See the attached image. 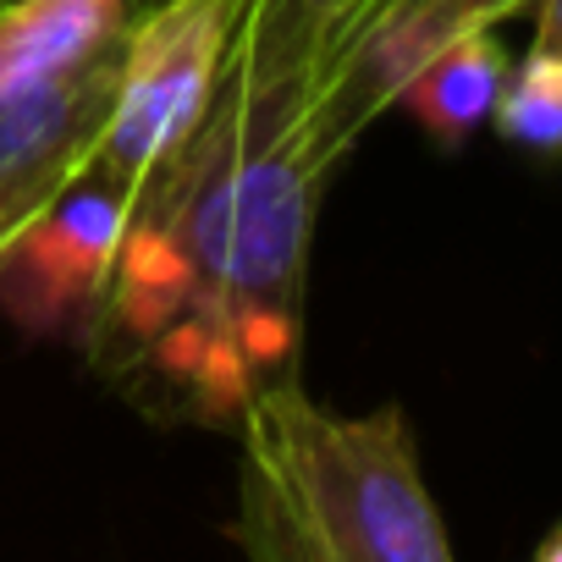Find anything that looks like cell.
Masks as SVG:
<instances>
[{"mask_svg":"<svg viewBox=\"0 0 562 562\" xmlns=\"http://www.w3.org/2000/svg\"><path fill=\"white\" fill-rule=\"evenodd\" d=\"M337 166L310 144L304 116L210 100L188 149L127 204L89 299V331L133 381H155L188 419L237 408L299 375L310 248Z\"/></svg>","mask_w":562,"mask_h":562,"instance_id":"6da1fadb","label":"cell"},{"mask_svg":"<svg viewBox=\"0 0 562 562\" xmlns=\"http://www.w3.org/2000/svg\"><path fill=\"white\" fill-rule=\"evenodd\" d=\"M232 425V540L243 562H452L414 425L397 403L337 414L299 375H281Z\"/></svg>","mask_w":562,"mask_h":562,"instance_id":"7a4b0ae2","label":"cell"},{"mask_svg":"<svg viewBox=\"0 0 562 562\" xmlns=\"http://www.w3.org/2000/svg\"><path fill=\"white\" fill-rule=\"evenodd\" d=\"M226 34L232 0H155L127 34L116 100L78 182H94L127 204L155 171H166L210 116Z\"/></svg>","mask_w":562,"mask_h":562,"instance_id":"3957f363","label":"cell"},{"mask_svg":"<svg viewBox=\"0 0 562 562\" xmlns=\"http://www.w3.org/2000/svg\"><path fill=\"white\" fill-rule=\"evenodd\" d=\"M535 0H375L321 56L304 127L326 166H342L364 127L397 105L408 72L463 29H502Z\"/></svg>","mask_w":562,"mask_h":562,"instance_id":"277c9868","label":"cell"},{"mask_svg":"<svg viewBox=\"0 0 562 562\" xmlns=\"http://www.w3.org/2000/svg\"><path fill=\"white\" fill-rule=\"evenodd\" d=\"M122 56L127 45L61 78L0 89V199H29L50 210L89 171L116 100Z\"/></svg>","mask_w":562,"mask_h":562,"instance_id":"5b68a950","label":"cell"},{"mask_svg":"<svg viewBox=\"0 0 562 562\" xmlns=\"http://www.w3.org/2000/svg\"><path fill=\"white\" fill-rule=\"evenodd\" d=\"M122 226V199L94 188V182H72L7 254L0 265V299L23 326H61L67 315H83L111 243Z\"/></svg>","mask_w":562,"mask_h":562,"instance_id":"8992f818","label":"cell"},{"mask_svg":"<svg viewBox=\"0 0 562 562\" xmlns=\"http://www.w3.org/2000/svg\"><path fill=\"white\" fill-rule=\"evenodd\" d=\"M337 12L342 0H232L215 100L270 116H304Z\"/></svg>","mask_w":562,"mask_h":562,"instance_id":"52a82bcc","label":"cell"},{"mask_svg":"<svg viewBox=\"0 0 562 562\" xmlns=\"http://www.w3.org/2000/svg\"><path fill=\"white\" fill-rule=\"evenodd\" d=\"M507 45L496 40V29H463L447 45H436L403 83L397 105L441 144L458 149L469 144L480 127H491L496 94L507 83Z\"/></svg>","mask_w":562,"mask_h":562,"instance_id":"ba28073f","label":"cell"},{"mask_svg":"<svg viewBox=\"0 0 562 562\" xmlns=\"http://www.w3.org/2000/svg\"><path fill=\"white\" fill-rule=\"evenodd\" d=\"M491 127L529 155L562 160V56L557 50H535L524 61L507 67V83L496 94Z\"/></svg>","mask_w":562,"mask_h":562,"instance_id":"9c48e42d","label":"cell"},{"mask_svg":"<svg viewBox=\"0 0 562 562\" xmlns=\"http://www.w3.org/2000/svg\"><path fill=\"white\" fill-rule=\"evenodd\" d=\"M40 215H45V210H40V204H29V199H0V265H7L12 243H18Z\"/></svg>","mask_w":562,"mask_h":562,"instance_id":"30bf717a","label":"cell"},{"mask_svg":"<svg viewBox=\"0 0 562 562\" xmlns=\"http://www.w3.org/2000/svg\"><path fill=\"white\" fill-rule=\"evenodd\" d=\"M535 50L562 56V0H535Z\"/></svg>","mask_w":562,"mask_h":562,"instance_id":"8fae6325","label":"cell"},{"mask_svg":"<svg viewBox=\"0 0 562 562\" xmlns=\"http://www.w3.org/2000/svg\"><path fill=\"white\" fill-rule=\"evenodd\" d=\"M364 7H375V0H342V12H337V23H331V40H337V34H342V29H348L359 12H364ZM331 40H326V50H331ZM326 50H321V56H326ZM315 72H321V67H315Z\"/></svg>","mask_w":562,"mask_h":562,"instance_id":"7c38bea8","label":"cell"},{"mask_svg":"<svg viewBox=\"0 0 562 562\" xmlns=\"http://www.w3.org/2000/svg\"><path fill=\"white\" fill-rule=\"evenodd\" d=\"M529 562H562V524H557V529L535 546V557H529Z\"/></svg>","mask_w":562,"mask_h":562,"instance_id":"4fadbf2b","label":"cell"}]
</instances>
